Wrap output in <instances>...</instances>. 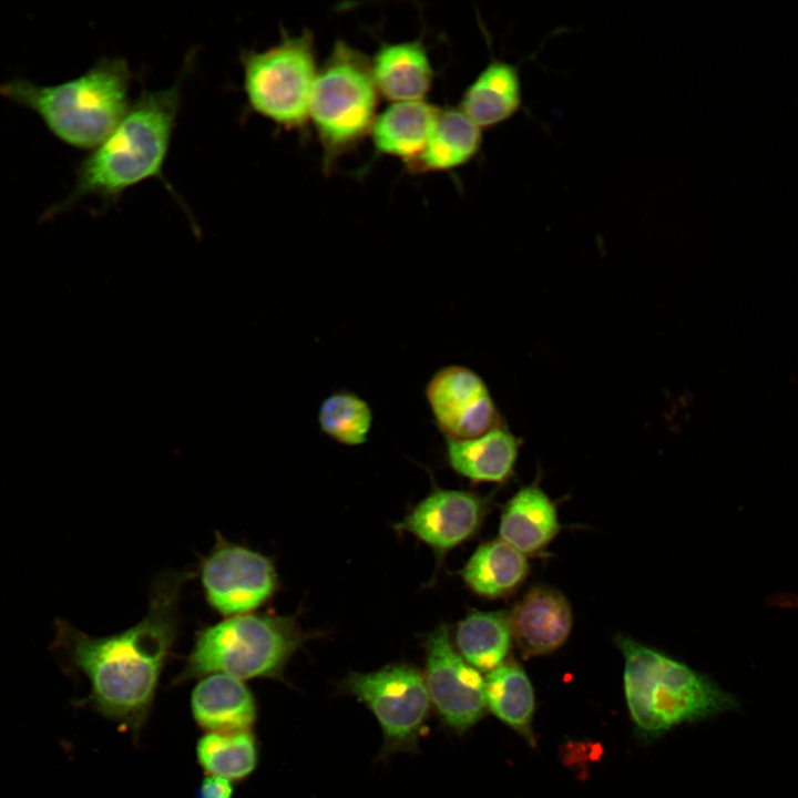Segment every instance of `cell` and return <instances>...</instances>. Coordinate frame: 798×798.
<instances>
[{
  "label": "cell",
  "instance_id": "obj_1",
  "mask_svg": "<svg viewBox=\"0 0 798 798\" xmlns=\"http://www.w3.org/2000/svg\"><path fill=\"white\" fill-rule=\"evenodd\" d=\"M188 571L165 570L152 582L149 607L135 625L106 636L89 635L54 620L50 645L64 674L90 685L76 706L117 723L136 740L155 699L160 678L181 631L180 603Z\"/></svg>",
  "mask_w": 798,
  "mask_h": 798
},
{
  "label": "cell",
  "instance_id": "obj_2",
  "mask_svg": "<svg viewBox=\"0 0 798 798\" xmlns=\"http://www.w3.org/2000/svg\"><path fill=\"white\" fill-rule=\"evenodd\" d=\"M190 58L178 79L165 89L144 91L114 130L81 162L71 193L43 215L49 219L94 196L112 204L129 188L163 174L182 100Z\"/></svg>",
  "mask_w": 798,
  "mask_h": 798
},
{
  "label": "cell",
  "instance_id": "obj_3",
  "mask_svg": "<svg viewBox=\"0 0 798 798\" xmlns=\"http://www.w3.org/2000/svg\"><path fill=\"white\" fill-rule=\"evenodd\" d=\"M131 82L129 63L113 57L54 85L14 79L0 84V94L35 112L62 142L93 150L127 112Z\"/></svg>",
  "mask_w": 798,
  "mask_h": 798
},
{
  "label": "cell",
  "instance_id": "obj_4",
  "mask_svg": "<svg viewBox=\"0 0 798 798\" xmlns=\"http://www.w3.org/2000/svg\"><path fill=\"white\" fill-rule=\"evenodd\" d=\"M616 644L624 657L625 699L641 736L654 738L738 708L734 695L686 664L630 637L621 635Z\"/></svg>",
  "mask_w": 798,
  "mask_h": 798
},
{
  "label": "cell",
  "instance_id": "obj_5",
  "mask_svg": "<svg viewBox=\"0 0 798 798\" xmlns=\"http://www.w3.org/2000/svg\"><path fill=\"white\" fill-rule=\"evenodd\" d=\"M293 615L247 613L205 625L172 685L211 674L284 682L293 655L311 638Z\"/></svg>",
  "mask_w": 798,
  "mask_h": 798
},
{
  "label": "cell",
  "instance_id": "obj_6",
  "mask_svg": "<svg viewBox=\"0 0 798 798\" xmlns=\"http://www.w3.org/2000/svg\"><path fill=\"white\" fill-rule=\"evenodd\" d=\"M378 94L371 62L338 40L317 72L308 113L327 172L370 133L377 117Z\"/></svg>",
  "mask_w": 798,
  "mask_h": 798
},
{
  "label": "cell",
  "instance_id": "obj_7",
  "mask_svg": "<svg viewBox=\"0 0 798 798\" xmlns=\"http://www.w3.org/2000/svg\"><path fill=\"white\" fill-rule=\"evenodd\" d=\"M241 63L248 109L288 131L303 130L318 72L313 33L283 34L265 50H243Z\"/></svg>",
  "mask_w": 798,
  "mask_h": 798
},
{
  "label": "cell",
  "instance_id": "obj_8",
  "mask_svg": "<svg viewBox=\"0 0 798 798\" xmlns=\"http://www.w3.org/2000/svg\"><path fill=\"white\" fill-rule=\"evenodd\" d=\"M337 693L355 697L377 719L382 733L378 759L419 751L432 705L417 667L392 663L368 673L350 672L337 684Z\"/></svg>",
  "mask_w": 798,
  "mask_h": 798
},
{
  "label": "cell",
  "instance_id": "obj_9",
  "mask_svg": "<svg viewBox=\"0 0 798 798\" xmlns=\"http://www.w3.org/2000/svg\"><path fill=\"white\" fill-rule=\"evenodd\" d=\"M204 598L216 613L229 617L253 613L273 600L279 589L274 560L218 531L212 550L197 567Z\"/></svg>",
  "mask_w": 798,
  "mask_h": 798
},
{
  "label": "cell",
  "instance_id": "obj_10",
  "mask_svg": "<svg viewBox=\"0 0 798 798\" xmlns=\"http://www.w3.org/2000/svg\"><path fill=\"white\" fill-rule=\"evenodd\" d=\"M423 647L431 705L446 728L463 736L485 715L484 678L456 649L444 624L427 634Z\"/></svg>",
  "mask_w": 798,
  "mask_h": 798
},
{
  "label": "cell",
  "instance_id": "obj_11",
  "mask_svg": "<svg viewBox=\"0 0 798 798\" xmlns=\"http://www.w3.org/2000/svg\"><path fill=\"white\" fill-rule=\"evenodd\" d=\"M424 397L446 439H471L505 424L484 380L468 367L438 369L426 385Z\"/></svg>",
  "mask_w": 798,
  "mask_h": 798
},
{
  "label": "cell",
  "instance_id": "obj_12",
  "mask_svg": "<svg viewBox=\"0 0 798 798\" xmlns=\"http://www.w3.org/2000/svg\"><path fill=\"white\" fill-rule=\"evenodd\" d=\"M488 508V499L477 493L437 489L396 524V529L413 534L440 557L478 533Z\"/></svg>",
  "mask_w": 798,
  "mask_h": 798
},
{
  "label": "cell",
  "instance_id": "obj_13",
  "mask_svg": "<svg viewBox=\"0 0 798 798\" xmlns=\"http://www.w3.org/2000/svg\"><path fill=\"white\" fill-rule=\"evenodd\" d=\"M512 638L524 657L546 655L567 640L573 624L566 597L549 586L530 589L509 613Z\"/></svg>",
  "mask_w": 798,
  "mask_h": 798
},
{
  "label": "cell",
  "instance_id": "obj_14",
  "mask_svg": "<svg viewBox=\"0 0 798 798\" xmlns=\"http://www.w3.org/2000/svg\"><path fill=\"white\" fill-rule=\"evenodd\" d=\"M191 712L206 732L249 730L258 717L252 689L242 679L225 674L200 678L191 694Z\"/></svg>",
  "mask_w": 798,
  "mask_h": 798
},
{
  "label": "cell",
  "instance_id": "obj_15",
  "mask_svg": "<svg viewBox=\"0 0 798 798\" xmlns=\"http://www.w3.org/2000/svg\"><path fill=\"white\" fill-rule=\"evenodd\" d=\"M521 442L504 424L475 438L447 439L446 457L450 468L470 481L504 483L514 474Z\"/></svg>",
  "mask_w": 798,
  "mask_h": 798
},
{
  "label": "cell",
  "instance_id": "obj_16",
  "mask_svg": "<svg viewBox=\"0 0 798 798\" xmlns=\"http://www.w3.org/2000/svg\"><path fill=\"white\" fill-rule=\"evenodd\" d=\"M371 72L378 93L393 103L421 101L433 81L427 51L418 40L381 45Z\"/></svg>",
  "mask_w": 798,
  "mask_h": 798
},
{
  "label": "cell",
  "instance_id": "obj_17",
  "mask_svg": "<svg viewBox=\"0 0 798 798\" xmlns=\"http://www.w3.org/2000/svg\"><path fill=\"white\" fill-rule=\"evenodd\" d=\"M559 531L556 508L536 483L519 490L502 511L501 540L525 556L541 553Z\"/></svg>",
  "mask_w": 798,
  "mask_h": 798
},
{
  "label": "cell",
  "instance_id": "obj_18",
  "mask_svg": "<svg viewBox=\"0 0 798 798\" xmlns=\"http://www.w3.org/2000/svg\"><path fill=\"white\" fill-rule=\"evenodd\" d=\"M426 101L397 102L377 115L370 135L376 150L408 163L426 147L441 114Z\"/></svg>",
  "mask_w": 798,
  "mask_h": 798
},
{
  "label": "cell",
  "instance_id": "obj_19",
  "mask_svg": "<svg viewBox=\"0 0 798 798\" xmlns=\"http://www.w3.org/2000/svg\"><path fill=\"white\" fill-rule=\"evenodd\" d=\"M521 104L522 84L518 65L494 59L467 89L459 110L484 129L508 121Z\"/></svg>",
  "mask_w": 798,
  "mask_h": 798
},
{
  "label": "cell",
  "instance_id": "obj_20",
  "mask_svg": "<svg viewBox=\"0 0 798 798\" xmlns=\"http://www.w3.org/2000/svg\"><path fill=\"white\" fill-rule=\"evenodd\" d=\"M481 130L459 109L442 110L424 150L406 163L408 170L428 173L466 164L481 147Z\"/></svg>",
  "mask_w": 798,
  "mask_h": 798
},
{
  "label": "cell",
  "instance_id": "obj_21",
  "mask_svg": "<svg viewBox=\"0 0 798 798\" xmlns=\"http://www.w3.org/2000/svg\"><path fill=\"white\" fill-rule=\"evenodd\" d=\"M528 573L526 556L499 539L481 544L466 563L461 576L475 594L500 598L513 593Z\"/></svg>",
  "mask_w": 798,
  "mask_h": 798
},
{
  "label": "cell",
  "instance_id": "obj_22",
  "mask_svg": "<svg viewBox=\"0 0 798 798\" xmlns=\"http://www.w3.org/2000/svg\"><path fill=\"white\" fill-rule=\"evenodd\" d=\"M487 709L516 732L531 746L534 692L525 671L513 659L505 661L484 677Z\"/></svg>",
  "mask_w": 798,
  "mask_h": 798
},
{
  "label": "cell",
  "instance_id": "obj_23",
  "mask_svg": "<svg viewBox=\"0 0 798 798\" xmlns=\"http://www.w3.org/2000/svg\"><path fill=\"white\" fill-rule=\"evenodd\" d=\"M512 634L509 614L502 611L469 613L456 628V649L479 672H490L505 662Z\"/></svg>",
  "mask_w": 798,
  "mask_h": 798
},
{
  "label": "cell",
  "instance_id": "obj_24",
  "mask_svg": "<svg viewBox=\"0 0 798 798\" xmlns=\"http://www.w3.org/2000/svg\"><path fill=\"white\" fill-rule=\"evenodd\" d=\"M196 758L206 775L242 781L258 766L259 745L252 729L206 732L196 743Z\"/></svg>",
  "mask_w": 798,
  "mask_h": 798
},
{
  "label": "cell",
  "instance_id": "obj_25",
  "mask_svg": "<svg viewBox=\"0 0 798 798\" xmlns=\"http://www.w3.org/2000/svg\"><path fill=\"white\" fill-rule=\"evenodd\" d=\"M369 403L349 390H337L319 406L318 423L321 432L345 446H359L367 441L372 426Z\"/></svg>",
  "mask_w": 798,
  "mask_h": 798
},
{
  "label": "cell",
  "instance_id": "obj_26",
  "mask_svg": "<svg viewBox=\"0 0 798 798\" xmlns=\"http://www.w3.org/2000/svg\"><path fill=\"white\" fill-rule=\"evenodd\" d=\"M234 782L215 775H206L200 782L195 798H233Z\"/></svg>",
  "mask_w": 798,
  "mask_h": 798
}]
</instances>
